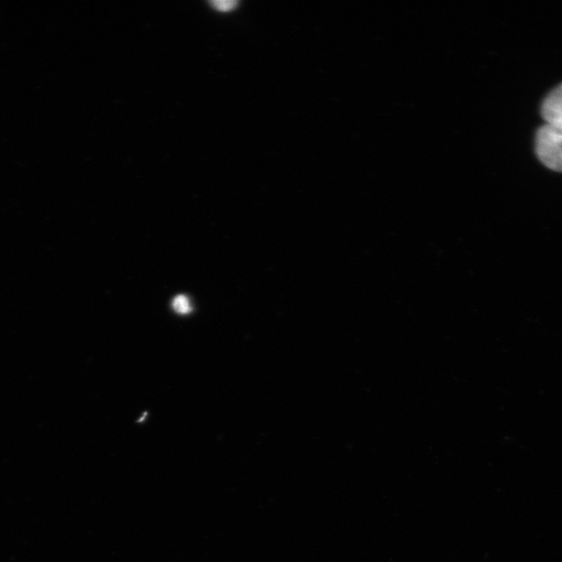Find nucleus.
Instances as JSON below:
<instances>
[{
	"instance_id": "nucleus-1",
	"label": "nucleus",
	"mask_w": 562,
	"mask_h": 562,
	"mask_svg": "<svg viewBox=\"0 0 562 562\" xmlns=\"http://www.w3.org/2000/svg\"><path fill=\"white\" fill-rule=\"evenodd\" d=\"M535 151L549 169L562 172V130L545 124L535 138Z\"/></svg>"
},
{
	"instance_id": "nucleus-2",
	"label": "nucleus",
	"mask_w": 562,
	"mask_h": 562,
	"mask_svg": "<svg viewBox=\"0 0 562 562\" xmlns=\"http://www.w3.org/2000/svg\"><path fill=\"white\" fill-rule=\"evenodd\" d=\"M542 115L546 124L562 130V84L544 100Z\"/></svg>"
},
{
	"instance_id": "nucleus-3",
	"label": "nucleus",
	"mask_w": 562,
	"mask_h": 562,
	"mask_svg": "<svg viewBox=\"0 0 562 562\" xmlns=\"http://www.w3.org/2000/svg\"><path fill=\"white\" fill-rule=\"evenodd\" d=\"M173 310L180 315H189L192 312V305L186 295H178L172 302Z\"/></svg>"
},
{
	"instance_id": "nucleus-4",
	"label": "nucleus",
	"mask_w": 562,
	"mask_h": 562,
	"mask_svg": "<svg viewBox=\"0 0 562 562\" xmlns=\"http://www.w3.org/2000/svg\"><path fill=\"white\" fill-rule=\"evenodd\" d=\"M214 7L220 11H229L236 7L237 3L235 2H215L213 3Z\"/></svg>"
}]
</instances>
